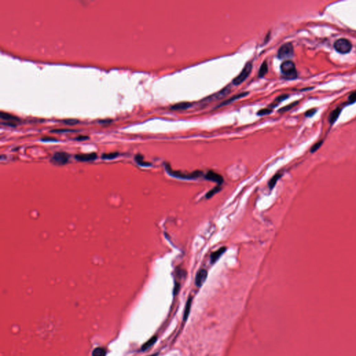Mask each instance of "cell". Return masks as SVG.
<instances>
[{
  "mask_svg": "<svg viewBox=\"0 0 356 356\" xmlns=\"http://www.w3.org/2000/svg\"><path fill=\"white\" fill-rule=\"evenodd\" d=\"M75 132V130H72V129H53L51 130V132H56V133H63V132Z\"/></svg>",
  "mask_w": 356,
  "mask_h": 356,
  "instance_id": "28",
  "label": "cell"
},
{
  "mask_svg": "<svg viewBox=\"0 0 356 356\" xmlns=\"http://www.w3.org/2000/svg\"><path fill=\"white\" fill-rule=\"evenodd\" d=\"M341 113V108H337L335 110H334L333 112L331 113L330 118H329V122L331 124H333L334 122L336 121L337 119L338 118V116Z\"/></svg>",
  "mask_w": 356,
  "mask_h": 356,
  "instance_id": "15",
  "label": "cell"
},
{
  "mask_svg": "<svg viewBox=\"0 0 356 356\" xmlns=\"http://www.w3.org/2000/svg\"><path fill=\"white\" fill-rule=\"evenodd\" d=\"M107 352L104 348L98 347L93 350L92 356H106Z\"/></svg>",
  "mask_w": 356,
  "mask_h": 356,
  "instance_id": "17",
  "label": "cell"
},
{
  "mask_svg": "<svg viewBox=\"0 0 356 356\" xmlns=\"http://www.w3.org/2000/svg\"><path fill=\"white\" fill-rule=\"evenodd\" d=\"M315 113H316V109L309 110V111H307V112H306L305 116H306L307 117H311V116H312Z\"/></svg>",
  "mask_w": 356,
  "mask_h": 356,
  "instance_id": "29",
  "label": "cell"
},
{
  "mask_svg": "<svg viewBox=\"0 0 356 356\" xmlns=\"http://www.w3.org/2000/svg\"><path fill=\"white\" fill-rule=\"evenodd\" d=\"M267 72H268V64H267V61H264V62L262 63V64L261 65V67H260V68H259V77H264V75L267 74Z\"/></svg>",
  "mask_w": 356,
  "mask_h": 356,
  "instance_id": "19",
  "label": "cell"
},
{
  "mask_svg": "<svg viewBox=\"0 0 356 356\" xmlns=\"http://www.w3.org/2000/svg\"><path fill=\"white\" fill-rule=\"evenodd\" d=\"M156 337H152L151 339H149L147 342L144 344L142 346V348H141V350H142V351H146V350L148 349L156 342Z\"/></svg>",
  "mask_w": 356,
  "mask_h": 356,
  "instance_id": "18",
  "label": "cell"
},
{
  "mask_svg": "<svg viewBox=\"0 0 356 356\" xmlns=\"http://www.w3.org/2000/svg\"><path fill=\"white\" fill-rule=\"evenodd\" d=\"M191 106V104L189 103V102H180V103H177V104L173 105L171 108L173 110H184V109H186V108H189Z\"/></svg>",
  "mask_w": 356,
  "mask_h": 356,
  "instance_id": "12",
  "label": "cell"
},
{
  "mask_svg": "<svg viewBox=\"0 0 356 356\" xmlns=\"http://www.w3.org/2000/svg\"><path fill=\"white\" fill-rule=\"evenodd\" d=\"M297 104H298V102H294V103L289 104V105H287V106H286V107H283V108H280V109L279 110V112H285V111H288V110H289V109H291V108H293V107L295 106V105Z\"/></svg>",
  "mask_w": 356,
  "mask_h": 356,
  "instance_id": "25",
  "label": "cell"
},
{
  "mask_svg": "<svg viewBox=\"0 0 356 356\" xmlns=\"http://www.w3.org/2000/svg\"><path fill=\"white\" fill-rule=\"evenodd\" d=\"M0 117H1V118L3 120H8V121H11L13 123V121H17V120H19V118H18L17 116H15L10 113H5L4 111H1V113H0Z\"/></svg>",
  "mask_w": 356,
  "mask_h": 356,
  "instance_id": "13",
  "label": "cell"
},
{
  "mask_svg": "<svg viewBox=\"0 0 356 356\" xmlns=\"http://www.w3.org/2000/svg\"><path fill=\"white\" fill-rule=\"evenodd\" d=\"M349 102L350 104H353L356 102V90L353 92L349 97Z\"/></svg>",
  "mask_w": 356,
  "mask_h": 356,
  "instance_id": "26",
  "label": "cell"
},
{
  "mask_svg": "<svg viewBox=\"0 0 356 356\" xmlns=\"http://www.w3.org/2000/svg\"><path fill=\"white\" fill-rule=\"evenodd\" d=\"M207 277V270L203 269V268H202V269L199 270L198 271L197 274H196V276H195V285L198 287H200L203 285L205 280H206Z\"/></svg>",
  "mask_w": 356,
  "mask_h": 356,
  "instance_id": "6",
  "label": "cell"
},
{
  "mask_svg": "<svg viewBox=\"0 0 356 356\" xmlns=\"http://www.w3.org/2000/svg\"><path fill=\"white\" fill-rule=\"evenodd\" d=\"M111 121V120H99L100 123H109Z\"/></svg>",
  "mask_w": 356,
  "mask_h": 356,
  "instance_id": "33",
  "label": "cell"
},
{
  "mask_svg": "<svg viewBox=\"0 0 356 356\" xmlns=\"http://www.w3.org/2000/svg\"><path fill=\"white\" fill-rule=\"evenodd\" d=\"M63 122L65 123V124H67L69 125H76L77 123H79V120H77V119H65V120H63Z\"/></svg>",
  "mask_w": 356,
  "mask_h": 356,
  "instance_id": "21",
  "label": "cell"
},
{
  "mask_svg": "<svg viewBox=\"0 0 356 356\" xmlns=\"http://www.w3.org/2000/svg\"><path fill=\"white\" fill-rule=\"evenodd\" d=\"M282 73L286 79H296L297 77V72L294 62L291 61H285L280 65Z\"/></svg>",
  "mask_w": 356,
  "mask_h": 356,
  "instance_id": "2",
  "label": "cell"
},
{
  "mask_svg": "<svg viewBox=\"0 0 356 356\" xmlns=\"http://www.w3.org/2000/svg\"><path fill=\"white\" fill-rule=\"evenodd\" d=\"M77 160L81 161H91L94 160L97 158V155L95 153H91V154H85V155H78L75 156Z\"/></svg>",
  "mask_w": 356,
  "mask_h": 356,
  "instance_id": "11",
  "label": "cell"
},
{
  "mask_svg": "<svg viewBox=\"0 0 356 356\" xmlns=\"http://www.w3.org/2000/svg\"><path fill=\"white\" fill-rule=\"evenodd\" d=\"M118 155V152H112V153H109V154H104L103 155H102V158L103 159H113L116 157V156Z\"/></svg>",
  "mask_w": 356,
  "mask_h": 356,
  "instance_id": "22",
  "label": "cell"
},
{
  "mask_svg": "<svg viewBox=\"0 0 356 356\" xmlns=\"http://www.w3.org/2000/svg\"><path fill=\"white\" fill-rule=\"evenodd\" d=\"M68 160V155L65 152H57L52 157V161L59 164H64Z\"/></svg>",
  "mask_w": 356,
  "mask_h": 356,
  "instance_id": "8",
  "label": "cell"
},
{
  "mask_svg": "<svg viewBox=\"0 0 356 356\" xmlns=\"http://www.w3.org/2000/svg\"><path fill=\"white\" fill-rule=\"evenodd\" d=\"M271 113V110L270 108H263V109H261L258 111L257 114L259 116H264V115H267V114L268 113Z\"/></svg>",
  "mask_w": 356,
  "mask_h": 356,
  "instance_id": "27",
  "label": "cell"
},
{
  "mask_svg": "<svg viewBox=\"0 0 356 356\" xmlns=\"http://www.w3.org/2000/svg\"><path fill=\"white\" fill-rule=\"evenodd\" d=\"M281 176H282V175L280 173H277L272 178H271L269 181V182H268V186H269L270 189H273L274 188V186H276V183H277V181L280 179V177Z\"/></svg>",
  "mask_w": 356,
  "mask_h": 356,
  "instance_id": "16",
  "label": "cell"
},
{
  "mask_svg": "<svg viewBox=\"0 0 356 356\" xmlns=\"http://www.w3.org/2000/svg\"><path fill=\"white\" fill-rule=\"evenodd\" d=\"M248 93H249L248 92H243V93H239V94H237V95H234V96H232V98L228 99L227 100L223 102L221 104H219V106L218 107H223V106H225V105L230 104L231 102H233L234 101L237 100V99H240V98H243V97H245V96H246L247 95H248Z\"/></svg>",
  "mask_w": 356,
  "mask_h": 356,
  "instance_id": "10",
  "label": "cell"
},
{
  "mask_svg": "<svg viewBox=\"0 0 356 356\" xmlns=\"http://www.w3.org/2000/svg\"><path fill=\"white\" fill-rule=\"evenodd\" d=\"M288 97H289V96H288L287 95H281V96H279L278 98H276L275 102H274V103H275V104H273L272 105H271V106H272V107H275L277 104H278L279 102L283 101V100H284V99H285L286 98H287Z\"/></svg>",
  "mask_w": 356,
  "mask_h": 356,
  "instance_id": "24",
  "label": "cell"
},
{
  "mask_svg": "<svg viewBox=\"0 0 356 356\" xmlns=\"http://www.w3.org/2000/svg\"><path fill=\"white\" fill-rule=\"evenodd\" d=\"M219 191H220V187H219V186L216 187V188L213 189L212 190H211V191H209V192H208L207 194V195H206V198H211V197H212V196H213L214 194H216L217 192H219Z\"/></svg>",
  "mask_w": 356,
  "mask_h": 356,
  "instance_id": "20",
  "label": "cell"
},
{
  "mask_svg": "<svg viewBox=\"0 0 356 356\" xmlns=\"http://www.w3.org/2000/svg\"><path fill=\"white\" fill-rule=\"evenodd\" d=\"M321 143H322V141H320V142L318 143H316V144L315 145V146H313V147H312V150H311V151H312V152H315V151H316V150H317V149L319 148V147L321 146Z\"/></svg>",
  "mask_w": 356,
  "mask_h": 356,
  "instance_id": "31",
  "label": "cell"
},
{
  "mask_svg": "<svg viewBox=\"0 0 356 356\" xmlns=\"http://www.w3.org/2000/svg\"><path fill=\"white\" fill-rule=\"evenodd\" d=\"M135 159H136V161H137L138 164H141V165H143V166L150 165V164H148V163H146V162L143 161V157L141 155H137L135 157Z\"/></svg>",
  "mask_w": 356,
  "mask_h": 356,
  "instance_id": "23",
  "label": "cell"
},
{
  "mask_svg": "<svg viewBox=\"0 0 356 356\" xmlns=\"http://www.w3.org/2000/svg\"><path fill=\"white\" fill-rule=\"evenodd\" d=\"M294 54V47L291 43L283 44L279 48L277 52V56L280 59L290 58Z\"/></svg>",
  "mask_w": 356,
  "mask_h": 356,
  "instance_id": "5",
  "label": "cell"
},
{
  "mask_svg": "<svg viewBox=\"0 0 356 356\" xmlns=\"http://www.w3.org/2000/svg\"><path fill=\"white\" fill-rule=\"evenodd\" d=\"M252 68H253L252 63L251 62L247 63L245 66L243 67V70H241V72L239 74V75L233 79L232 82H233L234 85H239V84H241V83H243V81L247 79V77L250 75V72H251L252 70Z\"/></svg>",
  "mask_w": 356,
  "mask_h": 356,
  "instance_id": "3",
  "label": "cell"
},
{
  "mask_svg": "<svg viewBox=\"0 0 356 356\" xmlns=\"http://www.w3.org/2000/svg\"><path fill=\"white\" fill-rule=\"evenodd\" d=\"M89 138V137H87V136H79V137L75 138V139L77 141H84V140H88Z\"/></svg>",
  "mask_w": 356,
  "mask_h": 356,
  "instance_id": "30",
  "label": "cell"
},
{
  "mask_svg": "<svg viewBox=\"0 0 356 356\" xmlns=\"http://www.w3.org/2000/svg\"><path fill=\"white\" fill-rule=\"evenodd\" d=\"M191 303H192V299H191V297H189L188 301H187V302H186L185 310V313H184V321L187 320V319H188V317H189L190 311H191Z\"/></svg>",
  "mask_w": 356,
  "mask_h": 356,
  "instance_id": "14",
  "label": "cell"
},
{
  "mask_svg": "<svg viewBox=\"0 0 356 356\" xmlns=\"http://www.w3.org/2000/svg\"><path fill=\"white\" fill-rule=\"evenodd\" d=\"M205 179L218 183L220 186H221V184L223 182V178L221 175L216 173L215 172H213L212 171H209L206 175H205Z\"/></svg>",
  "mask_w": 356,
  "mask_h": 356,
  "instance_id": "7",
  "label": "cell"
},
{
  "mask_svg": "<svg viewBox=\"0 0 356 356\" xmlns=\"http://www.w3.org/2000/svg\"><path fill=\"white\" fill-rule=\"evenodd\" d=\"M42 141H56L57 140L56 138H52V137H45L42 138Z\"/></svg>",
  "mask_w": 356,
  "mask_h": 356,
  "instance_id": "32",
  "label": "cell"
},
{
  "mask_svg": "<svg viewBox=\"0 0 356 356\" xmlns=\"http://www.w3.org/2000/svg\"><path fill=\"white\" fill-rule=\"evenodd\" d=\"M225 250H226L225 247H222V248H221L220 249L217 250L216 251L213 252L210 255L211 263L212 264L216 263V262L220 259V257H221V256L223 255V253H225Z\"/></svg>",
  "mask_w": 356,
  "mask_h": 356,
  "instance_id": "9",
  "label": "cell"
},
{
  "mask_svg": "<svg viewBox=\"0 0 356 356\" xmlns=\"http://www.w3.org/2000/svg\"><path fill=\"white\" fill-rule=\"evenodd\" d=\"M334 47L337 52L341 54H346L351 50L352 45L347 39L341 38L334 42Z\"/></svg>",
  "mask_w": 356,
  "mask_h": 356,
  "instance_id": "4",
  "label": "cell"
},
{
  "mask_svg": "<svg viewBox=\"0 0 356 356\" xmlns=\"http://www.w3.org/2000/svg\"><path fill=\"white\" fill-rule=\"evenodd\" d=\"M166 169L167 172L170 176L177 178H180V179H182V180H194L196 179V178L200 177L202 176V174H203L201 171H194V173H181L180 171H175L173 170H172L170 166L168 164L166 165Z\"/></svg>",
  "mask_w": 356,
  "mask_h": 356,
  "instance_id": "1",
  "label": "cell"
}]
</instances>
